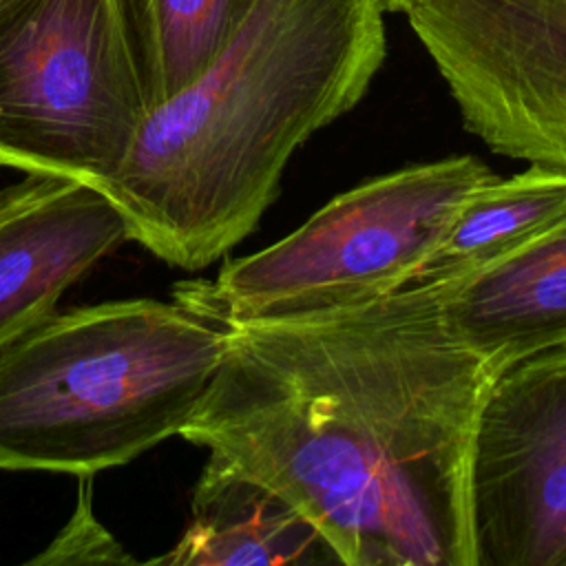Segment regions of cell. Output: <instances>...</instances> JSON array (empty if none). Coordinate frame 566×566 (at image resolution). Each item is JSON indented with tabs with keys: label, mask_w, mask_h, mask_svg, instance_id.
I'll list each match as a JSON object with an SVG mask.
<instances>
[{
	"label": "cell",
	"mask_w": 566,
	"mask_h": 566,
	"mask_svg": "<svg viewBox=\"0 0 566 566\" xmlns=\"http://www.w3.org/2000/svg\"><path fill=\"white\" fill-rule=\"evenodd\" d=\"M153 564L281 566L340 564L318 528L281 493L210 455L197 480L181 539Z\"/></svg>",
	"instance_id": "10"
},
{
	"label": "cell",
	"mask_w": 566,
	"mask_h": 566,
	"mask_svg": "<svg viewBox=\"0 0 566 566\" xmlns=\"http://www.w3.org/2000/svg\"><path fill=\"white\" fill-rule=\"evenodd\" d=\"M405 15L471 135L566 168V0H409Z\"/></svg>",
	"instance_id": "6"
},
{
	"label": "cell",
	"mask_w": 566,
	"mask_h": 566,
	"mask_svg": "<svg viewBox=\"0 0 566 566\" xmlns=\"http://www.w3.org/2000/svg\"><path fill=\"white\" fill-rule=\"evenodd\" d=\"M148 113L117 0H0V164L102 190Z\"/></svg>",
	"instance_id": "5"
},
{
	"label": "cell",
	"mask_w": 566,
	"mask_h": 566,
	"mask_svg": "<svg viewBox=\"0 0 566 566\" xmlns=\"http://www.w3.org/2000/svg\"><path fill=\"white\" fill-rule=\"evenodd\" d=\"M223 332L184 440L281 493L345 566H475L469 464L495 371L442 283Z\"/></svg>",
	"instance_id": "1"
},
{
	"label": "cell",
	"mask_w": 566,
	"mask_h": 566,
	"mask_svg": "<svg viewBox=\"0 0 566 566\" xmlns=\"http://www.w3.org/2000/svg\"><path fill=\"white\" fill-rule=\"evenodd\" d=\"M566 214V168L528 164L493 177L460 206L413 281L451 283L535 241Z\"/></svg>",
	"instance_id": "11"
},
{
	"label": "cell",
	"mask_w": 566,
	"mask_h": 566,
	"mask_svg": "<svg viewBox=\"0 0 566 566\" xmlns=\"http://www.w3.org/2000/svg\"><path fill=\"white\" fill-rule=\"evenodd\" d=\"M493 177L475 155L378 175L281 241L226 261L214 279L179 281L172 298L221 327L382 298L413 281L467 197Z\"/></svg>",
	"instance_id": "4"
},
{
	"label": "cell",
	"mask_w": 566,
	"mask_h": 566,
	"mask_svg": "<svg viewBox=\"0 0 566 566\" xmlns=\"http://www.w3.org/2000/svg\"><path fill=\"white\" fill-rule=\"evenodd\" d=\"M442 307L495 374L566 347V214L517 252L442 283Z\"/></svg>",
	"instance_id": "9"
},
{
	"label": "cell",
	"mask_w": 566,
	"mask_h": 566,
	"mask_svg": "<svg viewBox=\"0 0 566 566\" xmlns=\"http://www.w3.org/2000/svg\"><path fill=\"white\" fill-rule=\"evenodd\" d=\"M259 0H117L148 108L192 84Z\"/></svg>",
	"instance_id": "12"
},
{
	"label": "cell",
	"mask_w": 566,
	"mask_h": 566,
	"mask_svg": "<svg viewBox=\"0 0 566 566\" xmlns=\"http://www.w3.org/2000/svg\"><path fill=\"white\" fill-rule=\"evenodd\" d=\"M385 13H405L409 0H380Z\"/></svg>",
	"instance_id": "14"
},
{
	"label": "cell",
	"mask_w": 566,
	"mask_h": 566,
	"mask_svg": "<svg viewBox=\"0 0 566 566\" xmlns=\"http://www.w3.org/2000/svg\"><path fill=\"white\" fill-rule=\"evenodd\" d=\"M385 55L380 0H259L192 84L148 108L104 184L128 239L192 272L228 254L292 155L365 97Z\"/></svg>",
	"instance_id": "2"
},
{
	"label": "cell",
	"mask_w": 566,
	"mask_h": 566,
	"mask_svg": "<svg viewBox=\"0 0 566 566\" xmlns=\"http://www.w3.org/2000/svg\"><path fill=\"white\" fill-rule=\"evenodd\" d=\"M128 239L113 201L80 179L27 172L0 190V349Z\"/></svg>",
	"instance_id": "8"
},
{
	"label": "cell",
	"mask_w": 566,
	"mask_h": 566,
	"mask_svg": "<svg viewBox=\"0 0 566 566\" xmlns=\"http://www.w3.org/2000/svg\"><path fill=\"white\" fill-rule=\"evenodd\" d=\"M475 566H566V347L497 371L469 464Z\"/></svg>",
	"instance_id": "7"
},
{
	"label": "cell",
	"mask_w": 566,
	"mask_h": 566,
	"mask_svg": "<svg viewBox=\"0 0 566 566\" xmlns=\"http://www.w3.org/2000/svg\"><path fill=\"white\" fill-rule=\"evenodd\" d=\"M93 475H80L77 502L69 522L53 542L27 564L62 566V564H135L122 544L93 515L91 497Z\"/></svg>",
	"instance_id": "13"
},
{
	"label": "cell",
	"mask_w": 566,
	"mask_h": 566,
	"mask_svg": "<svg viewBox=\"0 0 566 566\" xmlns=\"http://www.w3.org/2000/svg\"><path fill=\"white\" fill-rule=\"evenodd\" d=\"M223 345L177 301L49 314L0 349V469L95 475L179 436Z\"/></svg>",
	"instance_id": "3"
},
{
	"label": "cell",
	"mask_w": 566,
	"mask_h": 566,
	"mask_svg": "<svg viewBox=\"0 0 566 566\" xmlns=\"http://www.w3.org/2000/svg\"><path fill=\"white\" fill-rule=\"evenodd\" d=\"M0 166H2V164H0Z\"/></svg>",
	"instance_id": "15"
}]
</instances>
